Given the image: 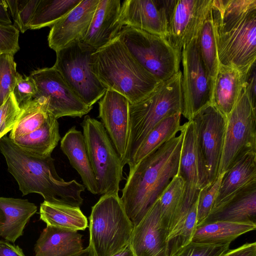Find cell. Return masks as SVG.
I'll return each instance as SVG.
<instances>
[{
	"instance_id": "4dcf8cb0",
	"label": "cell",
	"mask_w": 256,
	"mask_h": 256,
	"mask_svg": "<svg viewBox=\"0 0 256 256\" xmlns=\"http://www.w3.org/2000/svg\"><path fill=\"white\" fill-rule=\"evenodd\" d=\"M20 108L18 118L8 136L12 140L37 130L51 115L47 110L45 102L40 98H34Z\"/></svg>"
},
{
	"instance_id": "6da1fadb",
	"label": "cell",
	"mask_w": 256,
	"mask_h": 256,
	"mask_svg": "<svg viewBox=\"0 0 256 256\" xmlns=\"http://www.w3.org/2000/svg\"><path fill=\"white\" fill-rule=\"evenodd\" d=\"M176 135L129 170L120 200L136 226L178 173L184 132Z\"/></svg>"
},
{
	"instance_id": "ee69618b",
	"label": "cell",
	"mask_w": 256,
	"mask_h": 256,
	"mask_svg": "<svg viewBox=\"0 0 256 256\" xmlns=\"http://www.w3.org/2000/svg\"><path fill=\"white\" fill-rule=\"evenodd\" d=\"M8 5L6 0H0V23L12 24L8 11Z\"/></svg>"
},
{
	"instance_id": "cb8c5ba5",
	"label": "cell",
	"mask_w": 256,
	"mask_h": 256,
	"mask_svg": "<svg viewBox=\"0 0 256 256\" xmlns=\"http://www.w3.org/2000/svg\"><path fill=\"white\" fill-rule=\"evenodd\" d=\"M60 149L70 163L80 174L84 187L94 194H98L96 180L88 154L84 138L75 126L62 138Z\"/></svg>"
},
{
	"instance_id": "bcb514c9",
	"label": "cell",
	"mask_w": 256,
	"mask_h": 256,
	"mask_svg": "<svg viewBox=\"0 0 256 256\" xmlns=\"http://www.w3.org/2000/svg\"><path fill=\"white\" fill-rule=\"evenodd\" d=\"M72 256H95V255L92 248L88 246L86 248L83 249L80 252Z\"/></svg>"
},
{
	"instance_id": "5b68a950",
	"label": "cell",
	"mask_w": 256,
	"mask_h": 256,
	"mask_svg": "<svg viewBox=\"0 0 256 256\" xmlns=\"http://www.w3.org/2000/svg\"><path fill=\"white\" fill-rule=\"evenodd\" d=\"M182 73L180 70L138 102L129 104L130 130L125 164L150 130L164 118L181 112Z\"/></svg>"
},
{
	"instance_id": "7a4b0ae2",
	"label": "cell",
	"mask_w": 256,
	"mask_h": 256,
	"mask_svg": "<svg viewBox=\"0 0 256 256\" xmlns=\"http://www.w3.org/2000/svg\"><path fill=\"white\" fill-rule=\"evenodd\" d=\"M220 64L248 75L256 60V0H212Z\"/></svg>"
},
{
	"instance_id": "4fadbf2b",
	"label": "cell",
	"mask_w": 256,
	"mask_h": 256,
	"mask_svg": "<svg viewBox=\"0 0 256 256\" xmlns=\"http://www.w3.org/2000/svg\"><path fill=\"white\" fill-rule=\"evenodd\" d=\"M30 76L36 86L34 98L44 100L48 111L54 118H82L92 109L78 98L53 66L34 70Z\"/></svg>"
},
{
	"instance_id": "e0dca14e",
	"label": "cell",
	"mask_w": 256,
	"mask_h": 256,
	"mask_svg": "<svg viewBox=\"0 0 256 256\" xmlns=\"http://www.w3.org/2000/svg\"><path fill=\"white\" fill-rule=\"evenodd\" d=\"M128 100L121 94L106 90L98 102V118L124 166L129 130Z\"/></svg>"
},
{
	"instance_id": "e575fe53",
	"label": "cell",
	"mask_w": 256,
	"mask_h": 256,
	"mask_svg": "<svg viewBox=\"0 0 256 256\" xmlns=\"http://www.w3.org/2000/svg\"><path fill=\"white\" fill-rule=\"evenodd\" d=\"M18 74L14 56L0 55V106L13 92Z\"/></svg>"
},
{
	"instance_id": "2e32d148",
	"label": "cell",
	"mask_w": 256,
	"mask_h": 256,
	"mask_svg": "<svg viewBox=\"0 0 256 256\" xmlns=\"http://www.w3.org/2000/svg\"><path fill=\"white\" fill-rule=\"evenodd\" d=\"M169 3L170 0H124L116 23L119 32L128 26L166 38Z\"/></svg>"
},
{
	"instance_id": "ab89813d",
	"label": "cell",
	"mask_w": 256,
	"mask_h": 256,
	"mask_svg": "<svg viewBox=\"0 0 256 256\" xmlns=\"http://www.w3.org/2000/svg\"><path fill=\"white\" fill-rule=\"evenodd\" d=\"M36 92V86L32 78L30 76L23 77L18 73L12 93L20 107L34 98Z\"/></svg>"
},
{
	"instance_id": "83f0119b",
	"label": "cell",
	"mask_w": 256,
	"mask_h": 256,
	"mask_svg": "<svg viewBox=\"0 0 256 256\" xmlns=\"http://www.w3.org/2000/svg\"><path fill=\"white\" fill-rule=\"evenodd\" d=\"M256 229V224L216 221L196 226L192 241L206 244H226Z\"/></svg>"
},
{
	"instance_id": "ac0fdd59",
	"label": "cell",
	"mask_w": 256,
	"mask_h": 256,
	"mask_svg": "<svg viewBox=\"0 0 256 256\" xmlns=\"http://www.w3.org/2000/svg\"><path fill=\"white\" fill-rule=\"evenodd\" d=\"M99 0H82L52 27L48 36L50 48L56 52L73 42L82 41L92 20Z\"/></svg>"
},
{
	"instance_id": "836d02e7",
	"label": "cell",
	"mask_w": 256,
	"mask_h": 256,
	"mask_svg": "<svg viewBox=\"0 0 256 256\" xmlns=\"http://www.w3.org/2000/svg\"><path fill=\"white\" fill-rule=\"evenodd\" d=\"M185 192V182L177 174L158 198L162 223L168 233L172 220L180 210Z\"/></svg>"
},
{
	"instance_id": "ffe728a7",
	"label": "cell",
	"mask_w": 256,
	"mask_h": 256,
	"mask_svg": "<svg viewBox=\"0 0 256 256\" xmlns=\"http://www.w3.org/2000/svg\"><path fill=\"white\" fill-rule=\"evenodd\" d=\"M256 183V152H250L238 160L226 172L211 212Z\"/></svg>"
},
{
	"instance_id": "52a82bcc",
	"label": "cell",
	"mask_w": 256,
	"mask_h": 256,
	"mask_svg": "<svg viewBox=\"0 0 256 256\" xmlns=\"http://www.w3.org/2000/svg\"><path fill=\"white\" fill-rule=\"evenodd\" d=\"M81 126L98 194H118L124 164L104 127L100 122L88 115L84 116Z\"/></svg>"
},
{
	"instance_id": "d4e9b609",
	"label": "cell",
	"mask_w": 256,
	"mask_h": 256,
	"mask_svg": "<svg viewBox=\"0 0 256 256\" xmlns=\"http://www.w3.org/2000/svg\"><path fill=\"white\" fill-rule=\"evenodd\" d=\"M78 231L46 226L34 246L35 256H72L83 250Z\"/></svg>"
},
{
	"instance_id": "7c38bea8",
	"label": "cell",
	"mask_w": 256,
	"mask_h": 256,
	"mask_svg": "<svg viewBox=\"0 0 256 256\" xmlns=\"http://www.w3.org/2000/svg\"><path fill=\"white\" fill-rule=\"evenodd\" d=\"M182 115L192 120L202 110L211 104L212 88L199 52L198 37L182 48Z\"/></svg>"
},
{
	"instance_id": "74e56055",
	"label": "cell",
	"mask_w": 256,
	"mask_h": 256,
	"mask_svg": "<svg viewBox=\"0 0 256 256\" xmlns=\"http://www.w3.org/2000/svg\"><path fill=\"white\" fill-rule=\"evenodd\" d=\"M230 243L206 244L190 241L172 256H222L230 248Z\"/></svg>"
},
{
	"instance_id": "f6af8a7d",
	"label": "cell",
	"mask_w": 256,
	"mask_h": 256,
	"mask_svg": "<svg viewBox=\"0 0 256 256\" xmlns=\"http://www.w3.org/2000/svg\"><path fill=\"white\" fill-rule=\"evenodd\" d=\"M112 256H134V254L129 244L122 250Z\"/></svg>"
},
{
	"instance_id": "30bf717a",
	"label": "cell",
	"mask_w": 256,
	"mask_h": 256,
	"mask_svg": "<svg viewBox=\"0 0 256 256\" xmlns=\"http://www.w3.org/2000/svg\"><path fill=\"white\" fill-rule=\"evenodd\" d=\"M256 102L246 86L226 118V128L218 176L245 154L256 152Z\"/></svg>"
},
{
	"instance_id": "9c48e42d",
	"label": "cell",
	"mask_w": 256,
	"mask_h": 256,
	"mask_svg": "<svg viewBox=\"0 0 256 256\" xmlns=\"http://www.w3.org/2000/svg\"><path fill=\"white\" fill-rule=\"evenodd\" d=\"M96 50L81 41L76 42L56 52L53 66L78 98L90 107L106 90L92 71V54Z\"/></svg>"
},
{
	"instance_id": "7402d4cb",
	"label": "cell",
	"mask_w": 256,
	"mask_h": 256,
	"mask_svg": "<svg viewBox=\"0 0 256 256\" xmlns=\"http://www.w3.org/2000/svg\"><path fill=\"white\" fill-rule=\"evenodd\" d=\"M248 75L236 68L220 64L215 80L211 104L226 118L246 86Z\"/></svg>"
},
{
	"instance_id": "7bdbcfd3",
	"label": "cell",
	"mask_w": 256,
	"mask_h": 256,
	"mask_svg": "<svg viewBox=\"0 0 256 256\" xmlns=\"http://www.w3.org/2000/svg\"><path fill=\"white\" fill-rule=\"evenodd\" d=\"M0 256H25L18 246L10 244L8 242L0 240Z\"/></svg>"
},
{
	"instance_id": "5bb4252c",
	"label": "cell",
	"mask_w": 256,
	"mask_h": 256,
	"mask_svg": "<svg viewBox=\"0 0 256 256\" xmlns=\"http://www.w3.org/2000/svg\"><path fill=\"white\" fill-rule=\"evenodd\" d=\"M212 0H170L167 40L182 53L198 37L212 9Z\"/></svg>"
},
{
	"instance_id": "8fae6325",
	"label": "cell",
	"mask_w": 256,
	"mask_h": 256,
	"mask_svg": "<svg viewBox=\"0 0 256 256\" xmlns=\"http://www.w3.org/2000/svg\"><path fill=\"white\" fill-rule=\"evenodd\" d=\"M182 130L184 138L178 174L185 182L186 192L180 210L170 224V228L174 231L180 230L200 190L210 184L193 120H188L183 124Z\"/></svg>"
},
{
	"instance_id": "f1b7e54d",
	"label": "cell",
	"mask_w": 256,
	"mask_h": 256,
	"mask_svg": "<svg viewBox=\"0 0 256 256\" xmlns=\"http://www.w3.org/2000/svg\"><path fill=\"white\" fill-rule=\"evenodd\" d=\"M181 112L172 114L164 118L148 134L128 164L129 170L156 150L166 142L177 135L181 130Z\"/></svg>"
},
{
	"instance_id": "f546056e",
	"label": "cell",
	"mask_w": 256,
	"mask_h": 256,
	"mask_svg": "<svg viewBox=\"0 0 256 256\" xmlns=\"http://www.w3.org/2000/svg\"><path fill=\"white\" fill-rule=\"evenodd\" d=\"M40 214L46 226L74 231L84 230L88 226V219L80 207L44 201L40 204Z\"/></svg>"
},
{
	"instance_id": "8992f818",
	"label": "cell",
	"mask_w": 256,
	"mask_h": 256,
	"mask_svg": "<svg viewBox=\"0 0 256 256\" xmlns=\"http://www.w3.org/2000/svg\"><path fill=\"white\" fill-rule=\"evenodd\" d=\"M90 243L95 256H112L130 244L134 226L118 194L102 195L89 217Z\"/></svg>"
},
{
	"instance_id": "d590c367",
	"label": "cell",
	"mask_w": 256,
	"mask_h": 256,
	"mask_svg": "<svg viewBox=\"0 0 256 256\" xmlns=\"http://www.w3.org/2000/svg\"><path fill=\"white\" fill-rule=\"evenodd\" d=\"M40 0H7L15 24L22 33L29 29L30 24Z\"/></svg>"
},
{
	"instance_id": "8d00e7d4",
	"label": "cell",
	"mask_w": 256,
	"mask_h": 256,
	"mask_svg": "<svg viewBox=\"0 0 256 256\" xmlns=\"http://www.w3.org/2000/svg\"><path fill=\"white\" fill-rule=\"evenodd\" d=\"M225 173L220 174L214 182L200 190L198 198L196 226L202 224L211 212Z\"/></svg>"
},
{
	"instance_id": "f35d334b",
	"label": "cell",
	"mask_w": 256,
	"mask_h": 256,
	"mask_svg": "<svg viewBox=\"0 0 256 256\" xmlns=\"http://www.w3.org/2000/svg\"><path fill=\"white\" fill-rule=\"evenodd\" d=\"M20 112V108L12 92L0 106V138L12 130Z\"/></svg>"
},
{
	"instance_id": "44dd1931",
	"label": "cell",
	"mask_w": 256,
	"mask_h": 256,
	"mask_svg": "<svg viewBox=\"0 0 256 256\" xmlns=\"http://www.w3.org/2000/svg\"><path fill=\"white\" fill-rule=\"evenodd\" d=\"M121 7L120 0H99L88 30L81 42L97 50L119 34L116 21Z\"/></svg>"
},
{
	"instance_id": "3957f363",
	"label": "cell",
	"mask_w": 256,
	"mask_h": 256,
	"mask_svg": "<svg viewBox=\"0 0 256 256\" xmlns=\"http://www.w3.org/2000/svg\"><path fill=\"white\" fill-rule=\"evenodd\" d=\"M0 151L4 156L8 171L17 182L25 196L40 194L47 202L80 207L84 186L72 180L64 181L56 172L51 156H34L21 148L6 135L0 138Z\"/></svg>"
},
{
	"instance_id": "ba28073f",
	"label": "cell",
	"mask_w": 256,
	"mask_h": 256,
	"mask_svg": "<svg viewBox=\"0 0 256 256\" xmlns=\"http://www.w3.org/2000/svg\"><path fill=\"white\" fill-rule=\"evenodd\" d=\"M118 35L136 61L160 82L180 70L182 53L166 38L128 26L122 27Z\"/></svg>"
},
{
	"instance_id": "b9f144b4",
	"label": "cell",
	"mask_w": 256,
	"mask_h": 256,
	"mask_svg": "<svg viewBox=\"0 0 256 256\" xmlns=\"http://www.w3.org/2000/svg\"><path fill=\"white\" fill-rule=\"evenodd\" d=\"M222 256H256V242H246L232 250H228Z\"/></svg>"
},
{
	"instance_id": "484cf974",
	"label": "cell",
	"mask_w": 256,
	"mask_h": 256,
	"mask_svg": "<svg viewBox=\"0 0 256 256\" xmlns=\"http://www.w3.org/2000/svg\"><path fill=\"white\" fill-rule=\"evenodd\" d=\"M216 221L256 224V183L210 212L202 224Z\"/></svg>"
},
{
	"instance_id": "277c9868",
	"label": "cell",
	"mask_w": 256,
	"mask_h": 256,
	"mask_svg": "<svg viewBox=\"0 0 256 256\" xmlns=\"http://www.w3.org/2000/svg\"><path fill=\"white\" fill-rule=\"evenodd\" d=\"M92 71L106 90L121 94L130 104L162 82L136 61L118 35L92 54Z\"/></svg>"
},
{
	"instance_id": "d6986e66",
	"label": "cell",
	"mask_w": 256,
	"mask_h": 256,
	"mask_svg": "<svg viewBox=\"0 0 256 256\" xmlns=\"http://www.w3.org/2000/svg\"><path fill=\"white\" fill-rule=\"evenodd\" d=\"M167 236L158 199L134 226L130 244L134 256H167Z\"/></svg>"
},
{
	"instance_id": "4316f807",
	"label": "cell",
	"mask_w": 256,
	"mask_h": 256,
	"mask_svg": "<svg viewBox=\"0 0 256 256\" xmlns=\"http://www.w3.org/2000/svg\"><path fill=\"white\" fill-rule=\"evenodd\" d=\"M60 139L58 120L50 115L40 128L12 140L21 148L34 156L46 158L51 156Z\"/></svg>"
},
{
	"instance_id": "d6a6232c",
	"label": "cell",
	"mask_w": 256,
	"mask_h": 256,
	"mask_svg": "<svg viewBox=\"0 0 256 256\" xmlns=\"http://www.w3.org/2000/svg\"><path fill=\"white\" fill-rule=\"evenodd\" d=\"M82 0H40L29 29L52 26L78 5Z\"/></svg>"
},
{
	"instance_id": "1f68e13d",
	"label": "cell",
	"mask_w": 256,
	"mask_h": 256,
	"mask_svg": "<svg viewBox=\"0 0 256 256\" xmlns=\"http://www.w3.org/2000/svg\"><path fill=\"white\" fill-rule=\"evenodd\" d=\"M198 43L200 58L208 75L213 90L220 63L212 9L199 32Z\"/></svg>"
},
{
	"instance_id": "9a60e30c",
	"label": "cell",
	"mask_w": 256,
	"mask_h": 256,
	"mask_svg": "<svg viewBox=\"0 0 256 256\" xmlns=\"http://www.w3.org/2000/svg\"><path fill=\"white\" fill-rule=\"evenodd\" d=\"M197 134L210 184L218 178L222 154L226 128V118L210 104L200 111L192 120Z\"/></svg>"
},
{
	"instance_id": "603a6c76",
	"label": "cell",
	"mask_w": 256,
	"mask_h": 256,
	"mask_svg": "<svg viewBox=\"0 0 256 256\" xmlns=\"http://www.w3.org/2000/svg\"><path fill=\"white\" fill-rule=\"evenodd\" d=\"M36 210V206L28 200L0 197V236L14 243Z\"/></svg>"
},
{
	"instance_id": "60d3db41",
	"label": "cell",
	"mask_w": 256,
	"mask_h": 256,
	"mask_svg": "<svg viewBox=\"0 0 256 256\" xmlns=\"http://www.w3.org/2000/svg\"><path fill=\"white\" fill-rule=\"evenodd\" d=\"M19 34L14 25L0 23V55L16 54L20 50Z\"/></svg>"
}]
</instances>
